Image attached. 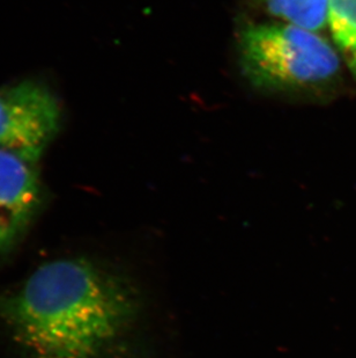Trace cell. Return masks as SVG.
<instances>
[{"label":"cell","mask_w":356,"mask_h":358,"mask_svg":"<svg viewBox=\"0 0 356 358\" xmlns=\"http://www.w3.org/2000/svg\"><path fill=\"white\" fill-rule=\"evenodd\" d=\"M139 313L131 282L89 257L47 261L0 289V331L22 358H128Z\"/></svg>","instance_id":"1"},{"label":"cell","mask_w":356,"mask_h":358,"mask_svg":"<svg viewBox=\"0 0 356 358\" xmlns=\"http://www.w3.org/2000/svg\"><path fill=\"white\" fill-rule=\"evenodd\" d=\"M239 59L252 84L269 91H299L325 84L339 71L332 45L288 24H255L239 35Z\"/></svg>","instance_id":"2"},{"label":"cell","mask_w":356,"mask_h":358,"mask_svg":"<svg viewBox=\"0 0 356 358\" xmlns=\"http://www.w3.org/2000/svg\"><path fill=\"white\" fill-rule=\"evenodd\" d=\"M61 108L38 81L0 88V148L40 160L58 134Z\"/></svg>","instance_id":"3"},{"label":"cell","mask_w":356,"mask_h":358,"mask_svg":"<svg viewBox=\"0 0 356 358\" xmlns=\"http://www.w3.org/2000/svg\"><path fill=\"white\" fill-rule=\"evenodd\" d=\"M38 162L0 148V261L20 246L43 204Z\"/></svg>","instance_id":"4"},{"label":"cell","mask_w":356,"mask_h":358,"mask_svg":"<svg viewBox=\"0 0 356 358\" xmlns=\"http://www.w3.org/2000/svg\"><path fill=\"white\" fill-rule=\"evenodd\" d=\"M273 17L306 31H322L329 21V0H258Z\"/></svg>","instance_id":"5"},{"label":"cell","mask_w":356,"mask_h":358,"mask_svg":"<svg viewBox=\"0 0 356 358\" xmlns=\"http://www.w3.org/2000/svg\"><path fill=\"white\" fill-rule=\"evenodd\" d=\"M327 24L336 47L356 75V0H329Z\"/></svg>","instance_id":"6"}]
</instances>
